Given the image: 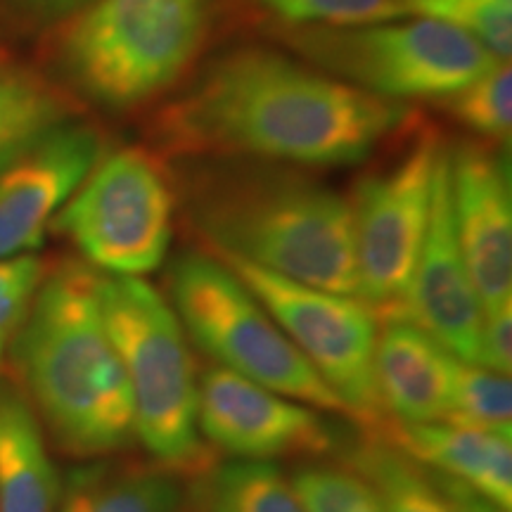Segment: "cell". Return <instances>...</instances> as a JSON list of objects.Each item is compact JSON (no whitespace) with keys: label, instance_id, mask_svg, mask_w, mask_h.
Masks as SVG:
<instances>
[{"label":"cell","instance_id":"obj_1","mask_svg":"<svg viewBox=\"0 0 512 512\" xmlns=\"http://www.w3.org/2000/svg\"><path fill=\"white\" fill-rule=\"evenodd\" d=\"M408 121L384 100L268 48L216 57L159 112L157 143L195 159L349 166L368 159Z\"/></svg>","mask_w":512,"mask_h":512},{"label":"cell","instance_id":"obj_2","mask_svg":"<svg viewBox=\"0 0 512 512\" xmlns=\"http://www.w3.org/2000/svg\"><path fill=\"white\" fill-rule=\"evenodd\" d=\"M185 204L214 254L358 297L351 204L328 185L266 162L202 159Z\"/></svg>","mask_w":512,"mask_h":512},{"label":"cell","instance_id":"obj_3","mask_svg":"<svg viewBox=\"0 0 512 512\" xmlns=\"http://www.w3.org/2000/svg\"><path fill=\"white\" fill-rule=\"evenodd\" d=\"M98 278L76 261L57 266L12 342L31 408L74 458L112 456L136 441L131 384L102 316Z\"/></svg>","mask_w":512,"mask_h":512},{"label":"cell","instance_id":"obj_4","mask_svg":"<svg viewBox=\"0 0 512 512\" xmlns=\"http://www.w3.org/2000/svg\"><path fill=\"white\" fill-rule=\"evenodd\" d=\"M107 332L124 363L136 439L174 475H200L211 458L200 434V375L174 306L143 278H98Z\"/></svg>","mask_w":512,"mask_h":512},{"label":"cell","instance_id":"obj_5","mask_svg":"<svg viewBox=\"0 0 512 512\" xmlns=\"http://www.w3.org/2000/svg\"><path fill=\"white\" fill-rule=\"evenodd\" d=\"M221 0H95L62 38L83 95L131 110L174 88L209 41Z\"/></svg>","mask_w":512,"mask_h":512},{"label":"cell","instance_id":"obj_6","mask_svg":"<svg viewBox=\"0 0 512 512\" xmlns=\"http://www.w3.org/2000/svg\"><path fill=\"white\" fill-rule=\"evenodd\" d=\"M169 292L185 335L221 368L323 413L351 418L344 401L221 259L181 254L171 264Z\"/></svg>","mask_w":512,"mask_h":512},{"label":"cell","instance_id":"obj_7","mask_svg":"<svg viewBox=\"0 0 512 512\" xmlns=\"http://www.w3.org/2000/svg\"><path fill=\"white\" fill-rule=\"evenodd\" d=\"M285 41L313 67L384 100H446L496 62L463 31L422 17L366 27H290Z\"/></svg>","mask_w":512,"mask_h":512},{"label":"cell","instance_id":"obj_8","mask_svg":"<svg viewBox=\"0 0 512 512\" xmlns=\"http://www.w3.org/2000/svg\"><path fill=\"white\" fill-rule=\"evenodd\" d=\"M178 192L143 147L98 159L53 226L105 275L143 278L162 266L174 240Z\"/></svg>","mask_w":512,"mask_h":512},{"label":"cell","instance_id":"obj_9","mask_svg":"<svg viewBox=\"0 0 512 512\" xmlns=\"http://www.w3.org/2000/svg\"><path fill=\"white\" fill-rule=\"evenodd\" d=\"M271 313L309 366L349 408L351 420L380 427L384 415L375 382L380 320L366 302L264 271L228 254H214Z\"/></svg>","mask_w":512,"mask_h":512},{"label":"cell","instance_id":"obj_10","mask_svg":"<svg viewBox=\"0 0 512 512\" xmlns=\"http://www.w3.org/2000/svg\"><path fill=\"white\" fill-rule=\"evenodd\" d=\"M444 147L425 133L389 169L356 185L351 204L358 299L389 318L411 285L432 216L434 178Z\"/></svg>","mask_w":512,"mask_h":512},{"label":"cell","instance_id":"obj_11","mask_svg":"<svg viewBox=\"0 0 512 512\" xmlns=\"http://www.w3.org/2000/svg\"><path fill=\"white\" fill-rule=\"evenodd\" d=\"M200 434L235 460L323 456L342 439L323 411L214 366L200 377Z\"/></svg>","mask_w":512,"mask_h":512},{"label":"cell","instance_id":"obj_12","mask_svg":"<svg viewBox=\"0 0 512 512\" xmlns=\"http://www.w3.org/2000/svg\"><path fill=\"white\" fill-rule=\"evenodd\" d=\"M102 157L93 128L62 121L0 155V261L31 254Z\"/></svg>","mask_w":512,"mask_h":512},{"label":"cell","instance_id":"obj_13","mask_svg":"<svg viewBox=\"0 0 512 512\" xmlns=\"http://www.w3.org/2000/svg\"><path fill=\"white\" fill-rule=\"evenodd\" d=\"M384 320H408L437 339L441 347L460 361L477 363L484 306L467 271L453 226L446 147L439 157L430 226L411 285L403 294L399 309Z\"/></svg>","mask_w":512,"mask_h":512},{"label":"cell","instance_id":"obj_14","mask_svg":"<svg viewBox=\"0 0 512 512\" xmlns=\"http://www.w3.org/2000/svg\"><path fill=\"white\" fill-rule=\"evenodd\" d=\"M453 226L484 311L512 302V188L508 152L463 143L448 152Z\"/></svg>","mask_w":512,"mask_h":512},{"label":"cell","instance_id":"obj_15","mask_svg":"<svg viewBox=\"0 0 512 512\" xmlns=\"http://www.w3.org/2000/svg\"><path fill=\"white\" fill-rule=\"evenodd\" d=\"M456 358L408 320H382L375 347V382L384 415L403 425L446 422Z\"/></svg>","mask_w":512,"mask_h":512},{"label":"cell","instance_id":"obj_16","mask_svg":"<svg viewBox=\"0 0 512 512\" xmlns=\"http://www.w3.org/2000/svg\"><path fill=\"white\" fill-rule=\"evenodd\" d=\"M384 434L396 448L427 470L460 479L479 494L510 510L512 505V437L456 422L387 425Z\"/></svg>","mask_w":512,"mask_h":512},{"label":"cell","instance_id":"obj_17","mask_svg":"<svg viewBox=\"0 0 512 512\" xmlns=\"http://www.w3.org/2000/svg\"><path fill=\"white\" fill-rule=\"evenodd\" d=\"M60 479L27 396L0 380V512H55Z\"/></svg>","mask_w":512,"mask_h":512},{"label":"cell","instance_id":"obj_18","mask_svg":"<svg viewBox=\"0 0 512 512\" xmlns=\"http://www.w3.org/2000/svg\"><path fill=\"white\" fill-rule=\"evenodd\" d=\"M60 496V512H188L176 475L159 465L86 467Z\"/></svg>","mask_w":512,"mask_h":512},{"label":"cell","instance_id":"obj_19","mask_svg":"<svg viewBox=\"0 0 512 512\" xmlns=\"http://www.w3.org/2000/svg\"><path fill=\"white\" fill-rule=\"evenodd\" d=\"M339 453L344 465L373 484L387 512H458L437 489L425 467L382 434L344 441Z\"/></svg>","mask_w":512,"mask_h":512},{"label":"cell","instance_id":"obj_20","mask_svg":"<svg viewBox=\"0 0 512 512\" xmlns=\"http://www.w3.org/2000/svg\"><path fill=\"white\" fill-rule=\"evenodd\" d=\"M197 512H309L290 479L273 463L230 460L195 475Z\"/></svg>","mask_w":512,"mask_h":512},{"label":"cell","instance_id":"obj_21","mask_svg":"<svg viewBox=\"0 0 512 512\" xmlns=\"http://www.w3.org/2000/svg\"><path fill=\"white\" fill-rule=\"evenodd\" d=\"M67 102L41 76L0 67V155L67 121Z\"/></svg>","mask_w":512,"mask_h":512},{"label":"cell","instance_id":"obj_22","mask_svg":"<svg viewBox=\"0 0 512 512\" xmlns=\"http://www.w3.org/2000/svg\"><path fill=\"white\" fill-rule=\"evenodd\" d=\"M406 17L434 19L475 38L498 60L512 53V0H399Z\"/></svg>","mask_w":512,"mask_h":512},{"label":"cell","instance_id":"obj_23","mask_svg":"<svg viewBox=\"0 0 512 512\" xmlns=\"http://www.w3.org/2000/svg\"><path fill=\"white\" fill-rule=\"evenodd\" d=\"M446 422L512 434V382L510 375L458 361L453 375L451 413Z\"/></svg>","mask_w":512,"mask_h":512},{"label":"cell","instance_id":"obj_24","mask_svg":"<svg viewBox=\"0 0 512 512\" xmlns=\"http://www.w3.org/2000/svg\"><path fill=\"white\" fill-rule=\"evenodd\" d=\"M451 117L477 136L486 140L510 138L512 128V72L510 64L501 60L489 72L477 76L444 100Z\"/></svg>","mask_w":512,"mask_h":512},{"label":"cell","instance_id":"obj_25","mask_svg":"<svg viewBox=\"0 0 512 512\" xmlns=\"http://www.w3.org/2000/svg\"><path fill=\"white\" fill-rule=\"evenodd\" d=\"M290 482L309 512H387L373 484L347 465H302Z\"/></svg>","mask_w":512,"mask_h":512},{"label":"cell","instance_id":"obj_26","mask_svg":"<svg viewBox=\"0 0 512 512\" xmlns=\"http://www.w3.org/2000/svg\"><path fill=\"white\" fill-rule=\"evenodd\" d=\"M290 27H366L403 19L399 0H259Z\"/></svg>","mask_w":512,"mask_h":512},{"label":"cell","instance_id":"obj_27","mask_svg":"<svg viewBox=\"0 0 512 512\" xmlns=\"http://www.w3.org/2000/svg\"><path fill=\"white\" fill-rule=\"evenodd\" d=\"M41 280L43 264L34 254L0 261V363L27 318Z\"/></svg>","mask_w":512,"mask_h":512},{"label":"cell","instance_id":"obj_28","mask_svg":"<svg viewBox=\"0 0 512 512\" xmlns=\"http://www.w3.org/2000/svg\"><path fill=\"white\" fill-rule=\"evenodd\" d=\"M477 366L510 375L512 370V302L484 311Z\"/></svg>","mask_w":512,"mask_h":512},{"label":"cell","instance_id":"obj_29","mask_svg":"<svg viewBox=\"0 0 512 512\" xmlns=\"http://www.w3.org/2000/svg\"><path fill=\"white\" fill-rule=\"evenodd\" d=\"M425 472L430 475L432 482L437 484V489L441 491V494L446 496V501L451 503L458 512H510L508 508H503V505L491 501L489 496L479 494L477 489H472V486L460 482V479H453L448 475H441V472L427 470V467H425Z\"/></svg>","mask_w":512,"mask_h":512},{"label":"cell","instance_id":"obj_30","mask_svg":"<svg viewBox=\"0 0 512 512\" xmlns=\"http://www.w3.org/2000/svg\"><path fill=\"white\" fill-rule=\"evenodd\" d=\"M22 3L38 12H46V15H64V12L88 8L95 0H22Z\"/></svg>","mask_w":512,"mask_h":512}]
</instances>
